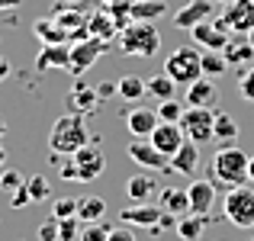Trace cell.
Listing matches in <instances>:
<instances>
[{
  "label": "cell",
  "instance_id": "cell-30",
  "mask_svg": "<svg viewBox=\"0 0 254 241\" xmlns=\"http://www.w3.org/2000/svg\"><path fill=\"white\" fill-rule=\"evenodd\" d=\"M212 138H219V142H235L238 138V122L229 116V113H216V125H212Z\"/></svg>",
  "mask_w": 254,
  "mask_h": 241
},
{
  "label": "cell",
  "instance_id": "cell-46",
  "mask_svg": "<svg viewBox=\"0 0 254 241\" xmlns=\"http://www.w3.org/2000/svg\"><path fill=\"white\" fill-rule=\"evenodd\" d=\"M6 77H10V61L0 55V80H6Z\"/></svg>",
  "mask_w": 254,
  "mask_h": 241
},
{
  "label": "cell",
  "instance_id": "cell-10",
  "mask_svg": "<svg viewBox=\"0 0 254 241\" xmlns=\"http://www.w3.org/2000/svg\"><path fill=\"white\" fill-rule=\"evenodd\" d=\"M222 23L238 36H248L254 29V0H229L222 13Z\"/></svg>",
  "mask_w": 254,
  "mask_h": 241
},
{
  "label": "cell",
  "instance_id": "cell-16",
  "mask_svg": "<svg viewBox=\"0 0 254 241\" xmlns=\"http://www.w3.org/2000/svg\"><path fill=\"white\" fill-rule=\"evenodd\" d=\"M187 196H190L193 216H209L212 203H216V186H212V180H193V183L187 186Z\"/></svg>",
  "mask_w": 254,
  "mask_h": 241
},
{
  "label": "cell",
  "instance_id": "cell-45",
  "mask_svg": "<svg viewBox=\"0 0 254 241\" xmlns=\"http://www.w3.org/2000/svg\"><path fill=\"white\" fill-rule=\"evenodd\" d=\"M23 6V0H0V13L3 10H19Z\"/></svg>",
  "mask_w": 254,
  "mask_h": 241
},
{
  "label": "cell",
  "instance_id": "cell-44",
  "mask_svg": "<svg viewBox=\"0 0 254 241\" xmlns=\"http://www.w3.org/2000/svg\"><path fill=\"white\" fill-rule=\"evenodd\" d=\"M62 177L64 180H77V171H74V164H71V161H64V164H62Z\"/></svg>",
  "mask_w": 254,
  "mask_h": 241
},
{
  "label": "cell",
  "instance_id": "cell-27",
  "mask_svg": "<svg viewBox=\"0 0 254 241\" xmlns=\"http://www.w3.org/2000/svg\"><path fill=\"white\" fill-rule=\"evenodd\" d=\"M116 84H119V97H123L126 103H138L142 97H148V87H145V80L138 74H126V77H119Z\"/></svg>",
  "mask_w": 254,
  "mask_h": 241
},
{
  "label": "cell",
  "instance_id": "cell-40",
  "mask_svg": "<svg viewBox=\"0 0 254 241\" xmlns=\"http://www.w3.org/2000/svg\"><path fill=\"white\" fill-rule=\"evenodd\" d=\"M39 241H58V219L55 216L39 225Z\"/></svg>",
  "mask_w": 254,
  "mask_h": 241
},
{
  "label": "cell",
  "instance_id": "cell-17",
  "mask_svg": "<svg viewBox=\"0 0 254 241\" xmlns=\"http://www.w3.org/2000/svg\"><path fill=\"white\" fill-rule=\"evenodd\" d=\"M158 122H161V119H158V110H148V106H135V110L126 113V125H129V132L135 138H148Z\"/></svg>",
  "mask_w": 254,
  "mask_h": 241
},
{
  "label": "cell",
  "instance_id": "cell-14",
  "mask_svg": "<svg viewBox=\"0 0 254 241\" xmlns=\"http://www.w3.org/2000/svg\"><path fill=\"white\" fill-rule=\"evenodd\" d=\"M161 206H148V203H132L119 212V222L123 225H138V229H155L161 222Z\"/></svg>",
  "mask_w": 254,
  "mask_h": 241
},
{
  "label": "cell",
  "instance_id": "cell-23",
  "mask_svg": "<svg viewBox=\"0 0 254 241\" xmlns=\"http://www.w3.org/2000/svg\"><path fill=\"white\" fill-rule=\"evenodd\" d=\"M158 206H161V212H171V216H187L190 212V196L180 186H164Z\"/></svg>",
  "mask_w": 254,
  "mask_h": 241
},
{
  "label": "cell",
  "instance_id": "cell-8",
  "mask_svg": "<svg viewBox=\"0 0 254 241\" xmlns=\"http://www.w3.org/2000/svg\"><path fill=\"white\" fill-rule=\"evenodd\" d=\"M71 164H74L77 180H81V183H93V180L103 177L106 158H103V151L97 148V138H93L90 145H84L81 151H74V155H71Z\"/></svg>",
  "mask_w": 254,
  "mask_h": 241
},
{
  "label": "cell",
  "instance_id": "cell-20",
  "mask_svg": "<svg viewBox=\"0 0 254 241\" xmlns=\"http://www.w3.org/2000/svg\"><path fill=\"white\" fill-rule=\"evenodd\" d=\"M222 55H225V61H229V68L238 71V74H242L245 68H254V45L248 39H245V42H229Z\"/></svg>",
  "mask_w": 254,
  "mask_h": 241
},
{
  "label": "cell",
  "instance_id": "cell-2",
  "mask_svg": "<svg viewBox=\"0 0 254 241\" xmlns=\"http://www.w3.org/2000/svg\"><path fill=\"white\" fill-rule=\"evenodd\" d=\"M248 155H245L242 148H238L235 142H229L225 148L216 151V158H212V180L222 186H245L248 183Z\"/></svg>",
  "mask_w": 254,
  "mask_h": 241
},
{
  "label": "cell",
  "instance_id": "cell-1",
  "mask_svg": "<svg viewBox=\"0 0 254 241\" xmlns=\"http://www.w3.org/2000/svg\"><path fill=\"white\" fill-rule=\"evenodd\" d=\"M90 132H87V122L81 113H64V116L55 119L49 132V148L55 158H71L74 151H81L84 145H90Z\"/></svg>",
  "mask_w": 254,
  "mask_h": 241
},
{
  "label": "cell",
  "instance_id": "cell-7",
  "mask_svg": "<svg viewBox=\"0 0 254 241\" xmlns=\"http://www.w3.org/2000/svg\"><path fill=\"white\" fill-rule=\"evenodd\" d=\"M190 39H193V45H199V49L225 52V45L232 42V29L222 23V16L219 19H203V23H196L190 29Z\"/></svg>",
  "mask_w": 254,
  "mask_h": 241
},
{
  "label": "cell",
  "instance_id": "cell-31",
  "mask_svg": "<svg viewBox=\"0 0 254 241\" xmlns=\"http://www.w3.org/2000/svg\"><path fill=\"white\" fill-rule=\"evenodd\" d=\"M225 71H229V61H225V55L222 52H209V49H203V77H222Z\"/></svg>",
  "mask_w": 254,
  "mask_h": 241
},
{
  "label": "cell",
  "instance_id": "cell-11",
  "mask_svg": "<svg viewBox=\"0 0 254 241\" xmlns=\"http://www.w3.org/2000/svg\"><path fill=\"white\" fill-rule=\"evenodd\" d=\"M148 142L155 145L164 158H174L180 151V145L187 142V135H184V129H180V122H158L155 132L148 135Z\"/></svg>",
  "mask_w": 254,
  "mask_h": 241
},
{
  "label": "cell",
  "instance_id": "cell-9",
  "mask_svg": "<svg viewBox=\"0 0 254 241\" xmlns=\"http://www.w3.org/2000/svg\"><path fill=\"white\" fill-rule=\"evenodd\" d=\"M106 49H110V42H103V39H93V36L81 39V42H71V64H68V74L81 77L84 71L93 68V61H97V58L103 55Z\"/></svg>",
  "mask_w": 254,
  "mask_h": 241
},
{
  "label": "cell",
  "instance_id": "cell-5",
  "mask_svg": "<svg viewBox=\"0 0 254 241\" xmlns=\"http://www.w3.org/2000/svg\"><path fill=\"white\" fill-rule=\"evenodd\" d=\"M222 212L235 229H254V190L251 186H232L222 199Z\"/></svg>",
  "mask_w": 254,
  "mask_h": 241
},
{
  "label": "cell",
  "instance_id": "cell-13",
  "mask_svg": "<svg viewBox=\"0 0 254 241\" xmlns=\"http://www.w3.org/2000/svg\"><path fill=\"white\" fill-rule=\"evenodd\" d=\"M126 151H129V158L135 161L138 167H145V171H168V167H171V158H164L155 145L142 142V138H138V142H129Z\"/></svg>",
  "mask_w": 254,
  "mask_h": 241
},
{
  "label": "cell",
  "instance_id": "cell-32",
  "mask_svg": "<svg viewBox=\"0 0 254 241\" xmlns=\"http://www.w3.org/2000/svg\"><path fill=\"white\" fill-rule=\"evenodd\" d=\"M32 29H36V36L42 39V45L68 42V36H64V32H62V29H58V26H55V19H39V23L32 26Z\"/></svg>",
  "mask_w": 254,
  "mask_h": 241
},
{
  "label": "cell",
  "instance_id": "cell-52",
  "mask_svg": "<svg viewBox=\"0 0 254 241\" xmlns=\"http://www.w3.org/2000/svg\"><path fill=\"white\" fill-rule=\"evenodd\" d=\"M68 3H77V0H68Z\"/></svg>",
  "mask_w": 254,
  "mask_h": 241
},
{
  "label": "cell",
  "instance_id": "cell-37",
  "mask_svg": "<svg viewBox=\"0 0 254 241\" xmlns=\"http://www.w3.org/2000/svg\"><path fill=\"white\" fill-rule=\"evenodd\" d=\"M52 209H55V219H71V216H77V199L74 196H58Z\"/></svg>",
  "mask_w": 254,
  "mask_h": 241
},
{
  "label": "cell",
  "instance_id": "cell-39",
  "mask_svg": "<svg viewBox=\"0 0 254 241\" xmlns=\"http://www.w3.org/2000/svg\"><path fill=\"white\" fill-rule=\"evenodd\" d=\"M238 90H242V97L254 103V68H245L242 74H238Z\"/></svg>",
  "mask_w": 254,
  "mask_h": 241
},
{
  "label": "cell",
  "instance_id": "cell-50",
  "mask_svg": "<svg viewBox=\"0 0 254 241\" xmlns=\"http://www.w3.org/2000/svg\"><path fill=\"white\" fill-rule=\"evenodd\" d=\"M248 42H251V45H254V29H251V32H248Z\"/></svg>",
  "mask_w": 254,
  "mask_h": 241
},
{
  "label": "cell",
  "instance_id": "cell-3",
  "mask_svg": "<svg viewBox=\"0 0 254 241\" xmlns=\"http://www.w3.org/2000/svg\"><path fill=\"white\" fill-rule=\"evenodd\" d=\"M119 49L132 58H155L161 49V32L155 23H142V19H132L123 32H119Z\"/></svg>",
  "mask_w": 254,
  "mask_h": 241
},
{
  "label": "cell",
  "instance_id": "cell-22",
  "mask_svg": "<svg viewBox=\"0 0 254 241\" xmlns=\"http://www.w3.org/2000/svg\"><path fill=\"white\" fill-rule=\"evenodd\" d=\"M87 32H90L93 39H103V42H110V39H116V36H119L116 19H113L106 10H100V13H87Z\"/></svg>",
  "mask_w": 254,
  "mask_h": 241
},
{
  "label": "cell",
  "instance_id": "cell-48",
  "mask_svg": "<svg viewBox=\"0 0 254 241\" xmlns=\"http://www.w3.org/2000/svg\"><path fill=\"white\" fill-rule=\"evenodd\" d=\"M3 164H6V148L0 145V167H3Z\"/></svg>",
  "mask_w": 254,
  "mask_h": 241
},
{
  "label": "cell",
  "instance_id": "cell-53",
  "mask_svg": "<svg viewBox=\"0 0 254 241\" xmlns=\"http://www.w3.org/2000/svg\"><path fill=\"white\" fill-rule=\"evenodd\" d=\"M251 241H254V235H251Z\"/></svg>",
  "mask_w": 254,
  "mask_h": 241
},
{
  "label": "cell",
  "instance_id": "cell-35",
  "mask_svg": "<svg viewBox=\"0 0 254 241\" xmlns=\"http://www.w3.org/2000/svg\"><path fill=\"white\" fill-rule=\"evenodd\" d=\"M81 219L71 216V219H58V241H81V229H77Z\"/></svg>",
  "mask_w": 254,
  "mask_h": 241
},
{
  "label": "cell",
  "instance_id": "cell-21",
  "mask_svg": "<svg viewBox=\"0 0 254 241\" xmlns=\"http://www.w3.org/2000/svg\"><path fill=\"white\" fill-rule=\"evenodd\" d=\"M199 167V148L193 142H184L180 145V151L171 158V171L174 174H184V177H193Z\"/></svg>",
  "mask_w": 254,
  "mask_h": 241
},
{
  "label": "cell",
  "instance_id": "cell-18",
  "mask_svg": "<svg viewBox=\"0 0 254 241\" xmlns=\"http://www.w3.org/2000/svg\"><path fill=\"white\" fill-rule=\"evenodd\" d=\"M219 100V90H216V80L212 77H199L187 87V106H203V110H212Z\"/></svg>",
  "mask_w": 254,
  "mask_h": 241
},
{
  "label": "cell",
  "instance_id": "cell-4",
  "mask_svg": "<svg viewBox=\"0 0 254 241\" xmlns=\"http://www.w3.org/2000/svg\"><path fill=\"white\" fill-rule=\"evenodd\" d=\"M164 74H168L174 84L190 87L193 80L203 77V52H199L196 45H180V49H174L168 55V61H164Z\"/></svg>",
  "mask_w": 254,
  "mask_h": 241
},
{
  "label": "cell",
  "instance_id": "cell-34",
  "mask_svg": "<svg viewBox=\"0 0 254 241\" xmlns=\"http://www.w3.org/2000/svg\"><path fill=\"white\" fill-rule=\"evenodd\" d=\"M26 186H29L32 203H45V199H52V186H49V180H45V177H39V174L26 180Z\"/></svg>",
  "mask_w": 254,
  "mask_h": 241
},
{
  "label": "cell",
  "instance_id": "cell-33",
  "mask_svg": "<svg viewBox=\"0 0 254 241\" xmlns=\"http://www.w3.org/2000/svg\"><path fill=\"white\" fill-rule=\"evenodd\" d=\"M184 110H187V106H180V100H177V97L161 100V103H158V119H161V122H180Z\"/></svg>",
  "mask_w": 254,
  "mask_h": 241
},
{
  "label": "cell",
  "instance_id": "cell-12",
  "mask_svg": "<svg viewBox=\"0 0 254 241\" xmlns=\"http://www.w3.org/2000/svg\"><path fill=\"white\" fill-rule=\"evenodd\" d=\"M212 10H216V3H212V0H190V3H184L180 10H174V19H171V23L177 26V29H187V32H190L196 23L212 19Z\"/></svg>",
  "mask_w": 254,
  "mask_h": 241
},
{
  "label": "cell",
  "instance_id": "cell-24",
  "mask_svg": "<svg viewBox=\"0 0 254 241\" xmlns=\"http://www.w3.org/2000/svg\"><path fill=\"white\" fill-rule=\"evenodd\" d=\"M103 216H106V199L103 196H77V219H81V225L103 222Z\"/></svg>",
  "mask_w": 254,
  "mask_h": 241
},
{
  "label": "cell",
  "instance_id": "cell-38",
  "mask_svg": "<svg viewBox=\"0 0 254 241\" xmlns=\"http://www.w3.org/2000/svg\"><path fill=\"white\" fill-rule=\"evenodd\" d=\"M26 180H23V174L19 171H13V167H6L3 174H0V190H6V193H13V190H19Z\"/></svg>",
  "mask_w": 254,
  "mask_h": 241
},
{
  "label": "cell",
  "instance_id": "cell-36",
  "mask_svg": "<svg viewBox=\"0 0 254 241\" xmlns=\"http://www.w3.org/2000/svg\"><path fill=\"white\" fill-rule=\"evenodd\" d=\"M110 232H113V225L90 222V225H84V229H81V241H106V238H110Z\"/></svg>",
  "mask_w": 254,
  "mask_h": 241
},
{
  "label": "cell",
  "instance_id": "cell-49",
  "mask_svg": "<svg viewBox=\"0 0 254 241\" xmlns=\"http://www.w3.org/2000/svg\"><path fill=\"white\" fill-rule=\"evenodd\" d=\"M6 135V122H3V119H0V138H3Z\"/></svg>",
  "mask_w": 254,
  "mask_h": 241
},
{
  "label": "cell",
  "instance_id": "cell-26",
  "mask_svg": "<svg viewBox=\"0 0 254 241\" xmlns=\"http://www.w3.org/2000/svg\"><path fill=\"white\" fill-rule=\"evenodd\" d=\"M168 16V3L164 0H135L132 3V19H142V23H155V19Z\"/></svg>",
  "mask_w": 254,
  "mask_h": 241
},
{
  "label": "cell",
  "instance_id": "cell-6",
  "mask_svg": "<svg viewBox=\"0 0 254 241\" xmlns=\"http://www.w3.org/2000/svg\"><path fill=\"white\" fill-rule=\"evenodd\" d=\"M212 125H216V110H203V106H187L180 116V129H184L187 142L206 145L212 138Z\"/></svg>",
  "mask_w": 254,
  "mask_h": 241
},
{
  "label": "cell",
  "instance_id": "cell-25",
  "mask_svg": "<svg viewBox=\"0 0 254 241\" xmlns=\"http://www.w3.org/2000/svg\"><path fill=\"white\" fill-rule=\"evenodd\" d=\"M151 193H155V177L151 174H132L129 183H126V196L132 203H145V199H151Z\"/></svg>",
  "mask_w": 254,
  "mask_h": 241
},
{
  "label": "cell",
  "instance_id": "cell-19",
  "mask_svg": "<svg viewBox=\"0 0 254 241\" xmlns=\"http://www.w3.org/2000/svg\"><path fill=\"white\" fill-rule=\"evenodd\" d=\"M68 106L71 113H81V116H90L93 110L100 106V97H97V87H87V84H74L68 90Z\"/></svg>",
  "mask_w": 254,
  "mask_h": 241
},
{
  "label": "cell",
  "instance_id": "cell-51",
  "mask_svg": "<svg viewBox=\"0 0 254 241\" xmlns=\"http://www.w3.org/2000/svg\"><path fill=\"white\" fill-rule=\"evenodd\" d=\"M212 3H229V0H212Z\"/></svg>",
  "mask_w": 254,
  "mask_h": 241
},
{
  "label": "cell",
  "instance_id": "cell-29",
  "mask_svg": "<svg viewBox=\"0 0 254 241\" xmlns=\"http://www.w3.org/2000/svg\"><path fill=\"white\" fill-rule=\"evenodd\" d=\"M145 87H148V97H158V103H161V100L177 97V84H174L168 74H155V77H148V80H145Z\"/></svg>",
  "mask_w": 254,
  "mask_h": 241
},
{
  "label": "cell",
  "instance_id": "cell-15",
  "mask_svg": "<svg viewBox=\"0 0 254 241\" xmlns=\"http://www.w3.org/2000/svg\"><path fill=\"white\" fill-rule=\"evenodd\" d=\"M71 64V45L68 42H55V45H42L36 58V71H68Z\"/></svg>",
  "mask_w": 254,
  "mask_h": 241
},
{
  "label": "cell",
  "instance_id": "cell-41",
  "mask_svg": "<svg viewBox=\"0 0 254 241\" xmlns=\"http://www.w3.org/2000/svg\"><path fill=\"white\" fill-rule=\"evenodd\" d=\"M26 203H32V196H29V186H19V190H13L10 193V209H23Z\"/></svg>",
  "mask_w": 254,
  "mask_h": 241
},
{
  "label": "cell",
  "instance_id": "cell-47",
  "mask_svg": "<svg viewBox=\"0 0 254 241\" xmlns=\"http://www.w3.org/2000/svg\"><path fill=\"white\" fill-rule=\"evenodd\" d=\"M248 180H251V183H254V158L248 161Z\"/></svg>",
  "mask_w": 254,
  "mask_h": 241
},
{
  "label": "cell",
  "instance_id": "cell-43",
  "mask_svg": "<svg viewBox=\"0 0 254 241\" xmlns=\"http://www.w3.org/2000/svg\"><path fill=\"white\" fill-rule=\"evenodd\" d=\"M113 93H119V84H113V80H103V84H97V97H100V100L113 97Z\"/></svg>",
  "mask_w": 254,
  "mask_h": 241
},
{
  "label": "cell",
  "instance_id": "cell-28",
  "mask_svg": "<svg viewBox=\"0 0 254 241\" xmlns=\"http://www.w3.org/2000/svg\"><path fill=\"white\" fill-rule=\"evenodd\" d=\"M206 225H209V219H206V216H193V212H190V216H184L177 222V229H174V232H177L184 241H199V235H203Z\"/></svg>",
  "mask_w": 254,
  "mask_h": 241
},
{
  "label": "cell",
  "instance_id": "cell-42",
  "mask_svg": "<svg viewBox=\"0 0 254 241\" xmlns=\"http://www.w3.org/2000/svg\"><path fill=\"white\" fill-rule=\"evenodd\" d=\"M106 241H135V235H132V229H123V225H113L110 238Z\"/></svg>",
  "mask_w": 254,
  "mask_h": 241
}]
</instances>
